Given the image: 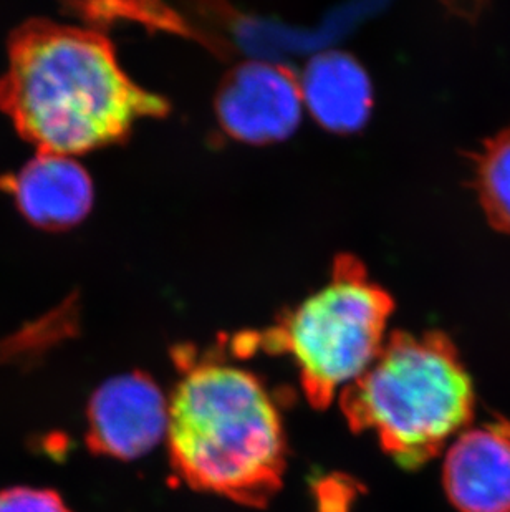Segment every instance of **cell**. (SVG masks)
Listing matches in <instances>:
<instances>
[{
    "label": "cell",
    "mask_w": 510,
    "mask_h": 512,
    "mask_svg": "<svg viewBox=\"0 0 510 512\" xmlns=\"http://www.w3.org/2000/svg\"><path fill=\"white\" fill-rule=\"evenodd\" d=\"M0 108L39 153L73 158L120 141L169 105L123 72L105 35L35 19L10 39Z\"/></svg>",
    "instance_id": "6da1fadb"
},
{
    "label": "cell",
    "mask_w": 510,
    "mask_h": 512,
    "mask_svg": "<svg viewBox=\"0 0 510 512\" xmlns=\"http://www.w3.org/2000/svg\"><path fill=\"white\" fill-rule=\"evenodd\" d=\"M183 377L169 400V459L198 491L260 508L282 488L287 440L259 378L219 360L178 353Z\"/></svg>",
    "instance_id": "7a4b0ae2"
},
{
    "label": "cell",
    "mask_w": 510,
    "mask_h": 512,
    "mask_svg": "<svg viewBox=\"0 0 510 512\" xmlns=\"http://www.w3.org/2000/svg\"><path fill=\"white\" fill-rule=\"evenodd\" d=\"M340 406L353 431L375 433L396 463L416 469L471 423L474 387L448 335L395 332Z\"/></svg>",
    "instance_id": "3957f363"
},
{
    "label": "cell",
    "mask_w": 510,
    "mask_h": 512,
    "mask_svg": "<svg viewBox=\"0 0 510 512\" xmlns=\"http://www.w3.org/2000/svg\"><path fill=\"white\" fill-rule=\"evenodd\" d=\"M393 309L391 295L370 281L365 266L353 256H340L322 290L274 327L236 337L234 350L289 353L305 397L323 410L380 355Z\"/></svg>",
    "instance_id": "277c9868"
},
{
    "label": "cell",
    "mask_w": 510,
    "mask_h": 512,
    "mask_svg": "<svg viewBox=\"0 0 510 512\" xmlns=\"http://www.w3.org/2000/svg\"><path fill=\"white\" fill-rule=\"evenodd\" d=\"M169 401L145 373L111 378L88 403L87 445L97 455L140 458L168 431Z\"/></svg>",
    "instance_id": "5b68a950"
},
{
    "label": "cell",
    "mask_w": 510,
    "mask_h": 512,
    "mask_svg": "<svg viewBox=\"0 0 510 512\" xmlns=\"http://www.w3.org/2000/svg\"><path fill=\"white\" fill-rule=\"evenodd\" d=\"M302 105V85L290 68L252 62L222 83L217 116L229 135L260 145L289 136L299 125Z\"/></svg>",
    "instance_id": "8992f818"
},
{
    "label": "cell",
    "mask_w": 510,
    "mask_h": 512,
    "mask_svg": "<svg viewBox=\"0 0 510 512\" xmlns=\"http://www.w3.org/2000/svg\"><path fill=\"white\" fill-rule=\"evenodd\" d=\"M444 488L461 512H510V423L464 430L444 459Z\"/></svg>",
    "instance_id": "52a82bcc"
},
{
    "label": "cell",
    "mask_w": 510,
    "mask_h": 512,
    "mask_svg": "<svg viewBox=\"0 0 510 512\" xmlns=\"http://www.w3.org/2000/svg\"><path fill=\"white\" fill-rule=\"evenodd\" d=\"M20 213L44 229L72 228L93 203L92 179L72 156L39 153L15 178Z\"/></svg>",
    "instance_id": "ba28073f"
},
{
    "label": "cell",
    "mask_w": 510,
    "mask_h": 512,
    "mask_svg": "<svg viewBox=\"0 0 510 512\" xmlns=\"http://www.w3.org/2000/svg\"><path fill=\"white\" fill-rule=\"evenodd\" d=\"M300 85L308 110L328 130H358L370 115V80L348 55L330 52L313 58Z\"/></svg>",
    "instance_id": "9c48e42d"
},
{
    "label": "cell",
    "mask_w": 510,
    "mask_h": 512,
    "mask_svg": "<svg viewBox=\"0 0 510 512\" xmlns=\"http://www.w3.org/2000/svg\"><path fill=\"white\" fill-rule=\"evenodd\" d=\"M476 186L489 224L510 236V126L486 141L477 160Z\"/></svg>",
    "instance_id": "30bf717a"
},
{
    "label": "cell",
    "mask_w": 510,
    "mask_h": 512,
    "mask_svg": "<svg viewBox=\"0 0 510 512\" xmlns=\"http://www.w3.org/2000/svg\"><path fill=\"white\" fill-rule=\"evenodd\" d=\"M0 512H72L50 489L12 488L0 493Z\"/></svg>",
    "instance_id": "8fae6325"
}]
</instances>
